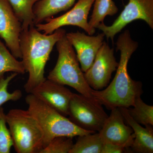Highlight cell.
I'll return each instance as SVG.
<instances>
[{"instance_id":"cell-16","label":"cell","mask_w":153,"mask_h":153,"mask_svg":"<svg viewBox=\"0 0 153 153\" xmlns=\"http://www.w3.org/2000/svg\"><path fill=\"white\" fill-rule=\"evenodd\" d=\"M40 0H9L13 10L22 23V30L35 25L33 7Z\"/></svg>"},{"instance_id":"cell-21","label":"cell","mask_w":153,"mask_h":153,"mask_svg":"<svg viewBox=\"0 0 153 153\" xmlns=\"http://www.w3.org/2000/svg\"><path fill=\"white\" fill-rule=\"evenodd\" d=\"M13 73L5 78L4 76L0 78V108L7 102L16 101L22 97V91L19 89L14 91L13 92H9L8 86L10 82L18 75Z\"/></svg>"},{"instance_id":"cell-3","label":"cell","mask_w":153,"mask_h":153,"mask_svg":"<svg viewBox=\"0 0 153 153\" xmlns=\"http://www.w3.org/2000/svg\"><path fill=\"white\" fill-rule=\"evenodd\" d=\"M28 110L42 130L44 147L55 137L79 136L95 132L86 131L74 124L70 120L31 94L25 98Z\"/></svg>"},{"instance_id":"cell-19","label":"cell","mask_w":153,"mask_h":153,"mask_svg":"<svg viewBox=\"0 0 153 153\" xmlns=\"http://www.w3.org/2000/svg\"><path fill=\"white\" fill-rule=\"evenodd\" d=\"M7 72L24 74L26 71L23 62L17 60L0 40V78Z\"/></svg>"},{"instance_id":"cell-4","label":"cell","mask_w":153,"mask_h":153,"mask_svg":"<svg viewBox=\"0 0 153 153\" xmlns=\"http://www.w3.org/2000/svg\"><path fill=\"white\" fill-rule=\"evenodd\" d=\"M58 53L56 65L49 72L47 79L68 85L88 98L94 99L92 89L88 85L79 65L76 53L66 38L63 36L56 44Z\"/></svg>"},{"instance_id":"cell-23","label":"cell","mask_w":153,"mask_h":153,"mask_svg":"<svg viewBox=\"0 0 153 153\" xmlns=\"http://www.w3.org/2000/svg\"><path fill=\"white\" fill-rule=\"evenodd\" d=\"M13 146V139L7 126L6 114L2 107L0 108V153H10Z\"/></svg>"},{"instance_id":"cell-11","label":"cell","mask_w":153,"mask_h":153,"mask_svg":"<svg viewBox=\"0 0 153 153\" xmlns=\"http://www.w3.org/2000/svg\"><path fill=\"white\" fill-rule=\"evenodd\" d=\"M66 36L75 49L77 60L84 73L93 63L96 55L104 42L105 36L102 33L93 36L77 31L66 33Z\"/></svg>"},{"instance_id":"cell-12","label":"cell","mask_w":153,"mask_h":153,"mask_svg":"<svg viewBox=\"0 0 153 153\" xmlns=\"http://www.w3.org/2000/svg\"><path fill=\"white\" fill-rule=\"evenodd\" d=\"M30 94L44 101L64 116H68L69 102L73 93L65 85L46 79Z\"/></svg>"},{"instance_id":"cell-20","label":"cell","mask_w":153,"mask_h":153,"mask_svg":"<svg viewBox=\"0 0 153 153\" xmlns=\"http://www.w3.org/2000/svg\"><path fill=\"white\" fill-rule=\"evenodd\" d=\"M133 108H127L129 114L136 121L145 126H153V106L146 104L141 97L135 102Z\"/></svg>"},{"instance_id":"cell-13","label":"cell","mask_w":153,"mask_h":153,"mask_svg":"<svg viewBox=\"0 0 153 153\" xmlns=\"http://www.w3.org/2000/svg\"><path fill=\"white\" fill-rule=\"evenodd\" d=\"M104 124L98 132L103 143L128 144L131 147L134 134L131 128L125 123L120 108L111 110Z\"/></svg>"},{"instance_id":"cell-6","label":"cell","mask_w":153,"mask_h":153,"mask_svg":"<svg viewBox=\"0 0 153 153\" xmlns=\"http://www.w3.org/2000/svg\"><path fill=\"white\" fill-rule=\"evenodd\" d=\"M69 119L81 128L99 132L108 115L102 105L95 100L73 93L68 108Z\"/></svg>"},{"instance_id":"cell-1","label":"cell","mask_w":153,"mask_h":153,"mask_svg":"<svg viewBox=\"0 0 153 153\" xmlns=\"http://www.w3.org/2000/svg\"><path fill=\"white\" fill-rule=\"evenodd\" d=\"M138 46L128 30L118 38L116 51L120 52V60L114 77L104 90L92 91L94 99L107 109L134 106L136 100L142 94V83L132 79L127 69L129 60Z\"/></svg>"},{"instance_id":"cell-5","label":"cell","mask_w":153,"mask_h":153,"mask_svg":"<svg viewBox=\"0 0 153 153\" xmlns=\"http://www.w3.org/2000/svg\"><path fill=\"white\" fill-rule=\"evenodd\" d=\"M6 121L18 153H40L44 137L40 126L28 110L12 109L6 114Z\"/></svg>"},{"instance_id":"cell-15","label":"cell","mask_w":153,"mask_h":153,"mask_svg":"<svg viewBox=\"0 0 153 153\" xmlns=\"http://www.w3.org/2000/svg\"><path fill=\"white\" fill-rule=\"evenodd\" d=\"M76 0H40L33 7L34 25L41 24L47 19L73 6Z\"/></svg>"},{"instance_id":"cell-18","label":"cell","mask_w":153,"mask_h":153,"mask_svg":"<svg viewBox=\"0 0 153 153\" xmlns=\"http://www.w3.org/2000/svg\"><path fill=\"white\" fill-rule=\"evenodd\" d=\"M78 137L69 153H101L103 143L98 132Z\"/></svg>"},{"instance_id":"cell-8","label":"cell","mask_w":153,"mask_h":153,"mask_svg":"<svg viewBox=\"0 0 153 153\" xmlns=\"http://www.w3.org/2000/svg\"><path fill=\"white\" fill-rule=\"evenodd\" d=\"M94 0H78L73 8L62 16L55 18H49L45 24L35 25L36 29L44 34L49 35L66 26H74L84 30L88 34L92 36L95 29L89 25L88 19Z\"/></svg>"},{"instance_id":"cell-7","label":"cell","mask_w":153,"mask_h":153,"mask_svg":"<svg viewBox=\"0 0 153 153\" xmlns=\"http://www.w3.org/2000/svg\"><path fill=\"white\" fill-rule=\"evenodd\" d=\"M137 20L145 21L153 29V0H129L117 19L110 26L101 23L97 29L113 43L115 36L130 23Z\"/></svg>"},{"instance_id":"cell-9","label":"cell","mask_w":153,"mask_h":153,"mask_svg":"<svg viewBox=\"0 0 153 153\" xmlns=\"http://www.w3.org/2000/svg\"><path fill=\"white\" fill-rule=\"evenodd\" d=\"M118 64L114 56V49L104 41L92 65L84 73L88 84L94 90H101L107 87Z\"/></svg>"},{"instance_id":"cell-22","label":"cell","mask_w":153,"mask_h":153,"mask_svg":"<svg viewBox=\"0 0 153 153\" xmlns=\"http://www.w3.org/2000/svg\"><path fill=\"white\" fill-rule=\"evenodd\" d=\"M72 137H55L40 153H69L73 144Z\"/></svg>"},{"instance_id":"cell-2","label":"cell","mask_w":153,"mask_h":153,"mask_svg":"<svg viewBox=\"0 0 153 153\" xmlns=\"http://www.w3.org/2000/svg\"><path fill=\"white\" fill-rule=\"evenodd\" d=\"M66 33V30L61 28L49 35L42 34L35 25L22 30L19 45L22 61L26 72L29 73L27 81L24 85L27 93L30 94L46 79L45 68L50 54L57 41Z\"/></svg>"},{"instance_id":"cell-24","label":"cell","mask_w":153,"mask_h":153,"mask_svg":"<svg viewBox=\"0 0 153 153\" xmlns=\"http://www.w3.org/2000/svg\"><path fill=\"white\" fill-rule=\"evenodd\" d=\"M131 146L128 144H117L103 143L101 153H122L129 152Z\"/></svg>"},{"instance_id":"cell-14","label":"cell","mask_w":153,"mask_h":153,"mask_svg":"<svg viewBox=\"0 0 153 153\" xmlns=\"http://www.w3.org/2000/svg\"><path fill=\"white\" fill-rule=\"evenodd\" d=\"M126 123L132 129L134 138L129 152L137 153H153V126L144 128L129 114L126 108H120Z\"/></svg>"},{"instance_id":"cell-17","label":"cell","mask_w":153,"mask_h":153,"mask_svg":"<svg viewBox=\"0 0 153 153\" xmlns=\"http://www.w3.org/2000/svg\"><path fill=\"white\" fill-rule=\"evenodd\" d=\"M93 4V10L88 23L91 27L95 29L103 23L107 16H114L118 11L113 0H94Z\"/></svg>"},{"instance_id":"cell-10","label":"cell","mask_w":153,"mask_h":153,"mask_svg":"<svg viewBox=\"0 0 153 153\" xmlns=\"http://www.w3.org/2000/svg\"><path fill=\"white\" fill-rule=\"evenodd\" d=\"M22 30V23L9 0H0V37L16 58H22L19 37Z\"/></svg>"}]
</instances>
